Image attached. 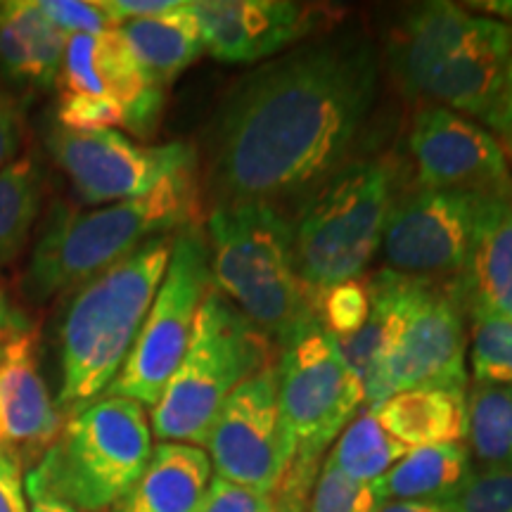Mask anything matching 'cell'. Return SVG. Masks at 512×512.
<instances>
[{
	"mask_svg": "<svg viewBox=\"0 0 512 512\" xmlns=\"http://www.w3.org/2000/svg\"><path fill=\"white\" fill-rule=\"evenodd\" d=\"M382 55L363 29H330L264 62L221 102L204 183L214 207L273 204L316 188L361 138Z\"/></svg>",
	"mask_w": 512,
	"mask_h": 512,
	"instance_id": "obj_1",
	"label": "cell"
},
{
	"mask_svg": "<svg viewBox=\"0 0 512 512\" xmlns=\"http://www.w3.org/2000/svg\"><path fill=\"white\" fill-rule=\"evenodd\" d=\"M200 183L195 169L164 178L138 200L81 211L55 204L31 249L22 292L31 304L79 290L147 240L195 226L200 216Z\"/></svg>",
	"mask_w": 512,
	"mask_h": 512,
	"instance_id": "obj_2",
	"label": "cell"
},
{
	"mask_svg": "<svg viewBox=\"0 0 512 512\" xmlns=\"http://www.w3.org/2000/svg\"><path fill=\"white\" fill-rule=\"evenodd\" d=\"M174 235H159L83 283L69 302L60 330L64 418L83 411L112 387L155 294L162 285Z\"/></svg>",
	"mask_w": 512,
	"mask_h": 512,
	"instance_id": "obj_3",
	"label": "cell"
},
{
	"mask_svg": "<svg viewBox=\"0 0 512 512\" xmlns=\"http://www.w3.org/2000/svg\"><path fill=\"white\" fill-rule=\"evenodd\" d=\"M211 285L271 342L283 344L318 320V294L299 278L290 219L264 202L226 204L209 214Z\"/></svg>",
	"mask_w": 512,
	"mask_h": 512,
	"instance_id": "obj_4",
	"label": "cell"
},
{
	"mask_svg": "<svg viewBox=\"0 0 512 512\" xmlns=\"http://www.w3.org/2000/svg\"><path fill=\"white\" fill-rule=\"evenodd\" d=\"M271 344L211 285L197 311L188 351L152 406V434L159 441L204 448L228 396L247 377L273 366Z\"/></svg>",
	"mask_w": 512,
	"mask_h": 512,
	"instance_id": "obj_5",
	"label": "cell"
},
{
	"mask_svg": "<svg viewBox=\"0 0 512 512\" xmlns=\"http://www.w3.org/2000/svg\"><path fill=\"white\" fill-rule=\"evenodd\" d=\"M396 195L389 162H347L309 190L292 226L299 278L313 290L361 278L380 252Z\"/></svg>",
	"mask_w": 512,
	"mask_h": 512,
	"instance_id": "obj_6",
	"label": "cell"
},
{
	"mask_svg": "<svg viewBox=\"0 0 512 512\" xmlns=\"http://www.w3.org/2000/svg\"><path fill=\"white\" fill-rule=\"evenodd\" d=\"M152 448L145 408L124 396H102L64 420L27 475L79 512H102L138 482Z\"/></svg>",
	"mask_w": 512,
	"mask_h": 512,
	"instance_id": "obj_7",
	"label": "cell"
},
{
	"mask_svg": "<svg viewBox=\"0 0 512 512\" xmlns=\"http://www.w3.org/2000/svg\"><path fill=\"white\" fill-rule=\"evenodd\" d=\"M275 387L280 418L292 446V465L285 477L309 482L325 448L366 403L363 387L318 320L280 347Z\"/></svg>",
	"mask_w": 512,
	"mask_h": 512,
	"instance_id": "obj_8",
	"label": "cell"
},
{
	"mask_svg": "<svg viewBox=\"0 0 512 512\" xmlns=\"http://www.w3.org/2000/svg\"><path fill=\"white\" fill-rule=\"evenodd\" d=\"M209 290V242L195 223L174 233L169 264L155 302L147 311L124 368L105 396H124L143 408L155 406L188 351L197 311Z\"/></svg>",
	"mask_w": 512,
	"mask_h": 512,
	"instance_id": "obj_9",
	"label": "cell"
},
{
	"mask_svg": "<svg viewBox=\"0 0 512 512\" xmlns=\"http://www.w3.org/2000/svg\"><path fill=\"white\" fill-rule=\"evenodd\" d=\"M484 200L491 197L420 185L401 195L396 192L380 245L387 271L420 283H458L470 259Z\"/></svg>",
	"mask_w": 512,
	"mask_h": 512,
	"instance_id": "obj_10",
	"label": "cell"
},
{
	"mask_svg": "<svg viewBox=\"0 0 512 512\" xmlns=\"http://www.w3.org/2000/svg\"><path fill=\"white\" fill-rule=\"evenodd\" d=\"M48 150L76 195L86 204L138 200L164 178L195 169L197 152L188 143L143 145L114 131H64L57 126Z\"/></svg>",
	"mask_w": 512,
	"mask_h": 512,
	"instance_id": "obj_11",
	"label": "cell"
},
{
	"mask_svg": "<svg viewBox=\"0 0 512 512\" xmlns=\"http://www.w3.org/2000/svg\"><path fill=\"white\" fill-rule=\"evenodd\" d=\"M204 448L216 477L271 496L280 489L292 465V446L280 418L275 363L228 396Z\"/></svg>",
	"mask_w": 512,
	"mask_h": 512,
	"instance_id": "obj_12",
	"label": "cell"
},
{
	"mask_svg": "<svg viewBox=\"0 0 512 512\" xmlns=\"http://www.w3.org/2000/svg\"><path fill=\"white\" fill-rule=\"evenodd\" d=\"M408 150L418 171L415 185L420 188L512 202V174L505 147L477 121L439 105L425 107L413 117Z\"/></svg>",
	"mask_w": 512,
	"mask_h": 512,
	"instance_id": "obj_13",
	"label": "cell"
},
{
	"mask_svg": "<svg viewBox=\"0 0 512 512\" xmlns=\"http://www.w3.org/2000/svg\"><path fill=\"white\" fill-rule=\"evenodd\" d=\"M465 349V309L458 294L451 285L420 283L406 328L384 363L375 408L408 389L465 392Z\"/></svg>",
	"mask_w": 512,
	"mask_h": 512,
	"instance_id": "obj_14",
	"label": "cell"
},
{
	"mask_svg": "<svg viewBox=\"0 0 512 512\" xmlns=\"http://www.w3.org/2000/svg\"><path fill=\"white\" fill-rule=\"evenodd\" d=\"M192 12L204 50L233 64L261 62L294 48L330 19V10L287 0H197Z\"/></svg>",
	"mask_w": 512,
	"mask_h": 512,
	"instance_id": "obj_15",
	"label": "cell"
},
{
	"mask_svg": "<svg viewBox=\"0 0 512 512\" xmlns=\"http://www.w3.org/2000/svg\"><path fill=\"white\" fill-rule=\"evenodd\" d=\"M57 86L62 93L114 100L126 114L124 126L140 138L155 133L164 110V88H157L140 72L119 29L67 36Z\"/></svg>",
	"mask_w": 512,
	"mask_h": 512,
	"instance_id": "obj_16",
	"label": "cell"
},
{
	"mask_svg": "<svg viewBox=\"0 0 512 512\" xmlns=\"http://www.w3.org/2000/svg\"><path fill=\"white\" fill-rule=\"evenodd\" d=\"M494 24L496 19L475 15L446 0L415 5L387 38L384 60L389 74L408 98H420L427 76L482 38Z\"/></svg>",
	"mask_w": 512,
	"mask_h": 512,
	"instance_id": "obj_17",
	"label": "cell"
},
{
	"mask_svg": "<svg viewBox=\"0 0 512 512\" xmlns=\"http://www.w3.org/2000/svg\"><path fill=\"white\" fill-rule=\"evenodd\" d=\"M64 425L36 363V332L0 363V451L19 465L41 460Z\"/></svg>",
	"mask_w": 512,
	"mask_h": 512,
	"instance_id": "obj_18",
	"label": "cell"
},
{
	"mask_svg": "<svg viewBox=\"0 0 512 512\" xmlns=\"http://www.w3.org/2000/svg\"><path fill=\"white\" fill-rule=\"evenodd\" d=\"M512 57V27L498 22L482 38L470 43L451 60L427 76L420 98L439 102V107L494 126L508 81Z\"/></svg>",
	"mask_w": 512,
	"mask_h": 512,
	"instance_id": "obj_19",
	"label": "cell"
},
{
	"mask_svg": "<svg viewBox=\"0 0 512 512\" xmlns=\"http://www.w3.org/2000/svg\"><path fill=\"white\" fill-rule=\"evenodd\" d=\"M368 285L370 313L366 325L356 335L335 339L339 354L361 382L366 411L375 408L384 363H387L403 328H406L420 280L403 278L399 273L382 268V271L370 275Z\"/></svg>",
	"mask_w": 512,
	"mask_h": 512,
	"instance_id": "obj_20",
	"label": "cell"
},
{
	"mask_svg": "<svg viewBox=\"0 0 512 512\" xmlns=\"http://www.w3.org/2000/svg\"><path fill=\"white\" fill-rule=\"evenodd\" d=\"M460 304L512 320V202L484 200L470 259L458 283Z\"/></svg>",
	"mask_w": 512,
	"mask_h": 512,
	"instance_id": "obj_21",
	"label": "cell"
},
{
	"mask_svg": "<svg viewBox=\"0 0 512 512\" xmlns=\"http://www.w3.org/2000/svg\"><path fill=\"white\" fill-rule=\"evenodd\" d=\"M209 482L211 460L204 448L162 441L112 512H197Z\"/></svg>",
	"mask_w": 512,
	"mask_h": 512,
	"instance_id": "obj_22",
	"label": "cell"
},
{
	"mask_svg": "<svg viewBox=\"0 0 512 512\" xmlns=\"http://www.w3.org/2000/svg\"><path fill=\"white\" fill-rule=\"evenodd\" d=\"M67 34L43 15L38 0L0 3V64L15 81L55 86L62 72Z\"/></svg>",
	"mask_w": 512,
	"mask_h": 512,
	"instance_id": "obj_23",
	"label": "cell"
},
{
	"mask_svg": "<svg viewBox=\"0 0 512 512\" xmlns=\"http://www.w3.org/2000/svg\"><path fill=\"white\" fill-rule=\"evenodd\" d=\"M119 34L147 81L164 91L204 53L202 29L192 3H181L157 17L131 19L121 24Z\"/></svg>",
	"mask_w": 512,
	"mask_h": 512,
	"instance_id": "obj_24",
	"label": "cell"
},
{
	"mask_svg": "<svg viewBox=\"0 0 512 512\" xmlns=\"http://www.w3.org/2000/svg\"><path fill=\"white\" fill-rule=\"evenodd\" d=\"M373 415L408 448L465 444L470 425L467 392L458 389H408L382 401Z\"/></svg>",
	"mask_w": 512,
	"mask_h": 512,
	"instance_id": "obj_25",
	"label": "cell"
},
{
	"mask_svg": "<svg viewBox=\"0 0 512 512\" xmlns=\"http://www.w3.org/2000/svg\"><path fill=\"white\" fill-rule=\"evenodd\" d=\"M472 472L465 444L422 446L396 463L375 486L382 501H448Z\"/></svg>",
	"mask_w": 512,
	"mask_h": 512,
	"instance_id": "obj_26",
	"label": "cell"
},
{
	"mask_svg": "<svg viewBox=\"0 0 512 512\" xmlns=\"http://www.w3.org/2000/svg\"><path fill=\"white\" fill-rule=\"evenodd\" d=\"M43 204V171L27 155L0 171V275L8 273L34 233Z\"/></svg>",
	"mask_w": 512,
	"mask_h": 512,
	"instance_id": "obj_27",
	"label": "cell"
},
{
	"mask_svg": "<svg viewBox=\"0 0 512 512\" xmlns=\"http://www.w3.org/2000/svg\"><path fill=\"white\" fill-rule=\"evenodd\" d=\"M411 451L377 422L373 411H363L339 434L325 463L354 482L375 484Z\"/></svg>",
	"mask_w": 512,
	"mask_h": 512,
	"instance_id": "obj_28",
	"label": "cell"
},
{
	"mask_svg": "<svg viewBox=\"0 0 512 512\" xmlns=\"http://www.w3.org/2000/svg\"><path fill=\"white\" fill-rule=\"evenodd\" d=\"M467 413L470 456L484 467H512V384H477Z\"/></svg>",
	"mask_w": 512,
	"mask_h": 512,
	"instance_id": "obj_29",
	"label": "cell"
},
{
	"mask_svg": "<svg viewBox=\"0 0 512 512\" xmlns=\"http://www.w3.org/2000/svg\"><path fill=\"white\" fill-rule=\"evenodd\" d=\"M470 316V363L477 384H512V320L482 306H465Z\"/></svg>",
	"mask_w": 512,
	"mask_h": 512,
	"instance_id": "obj_30",
	"label": "cell"
},
{
	"mask_svg": "<svg viewBox=\"0 0 512 512\" xmlns=\"http://www.w3.org/2000/svg\"><path fill=\"white\" fill-rule=\"evenodd\" d=\"M370 313L368 278L344 280L318 294V323L332 339L356 335Z\"/></svg>",
	"mask_w": 512,
	"mask_h": 512,
	"instance_id": "obj_31",
	"label": "cell"
},
{
	"mask_svg": "<svg viewBox=\"0 0 512 512\" xmlns=\"http://www.w3.org/2000/svg\"><path fill=\"white\" fill-rule=\"evenodd\" d=\"M382 505L375 484L354 482L325 463L313 484L309 512H377Z\"/></svg>",
	"mask_w": 512,
	"mask_h": 512,
	"instance_id": "obj_32",
	"label": "cell"
},
{
	"mask_svg": "<svg viewBox=\"0 0 512 512\" xmlns=\"http://www.w3.org/2000/svg\"><path fill=\"white\" fill-rule=\"evenodd\" d=\"M446 505L453 512H512V467L472 470Z\"/></svg>",
	"mask_w": 512,
	"mask_h": 512,
	"instance_id": "obj_33",
	"label": "cell"
},
{
	"mask_svg": "<svg viewBox=\"0 0 512 512\" xmlns=\"http://www.w3.org/2000/svg\"><path fill=\"white\" fill-rule=\"evenodd\" d=\"M126 114L110 98L83 93H62L57 105V126L64 131H110L124 126Z\"/></svg>",
	"mask_w": 512,
	"mask_h": 512,
	"instance_id": "obj_34",
	"label": "cell"
},
{
	"mask_svg": "<svg viewBox=\"0 0 512 512\" xmlns=\"http://www.w3.org/2000/svg\"><path fill=\"white\" fill-rule=\"evenodd\" d=\"M43 15L55 24L62 34H105L117 29L112 17L102 8V0H38Z\"/></svg>",
	"mask_w": 512,
	"mask_h": 512,
	"instance_id": "obj_35",
	"label": "cell"
},
{
	"mask_svg": "<svg viewBox=\"0 0 512 512\" xmlns=\"http://www.w3.org/2000/svg\"><path fill=\"white\" fill-rule=\"evenodd\" d=\"M197 512H275V501L264 491L228 482L223 477H211Z\"/></svg>",
	"mask_w": 512,
	"mask_h": 512,
	"instance_id": "obj_36",
	"label": "cell"
},
{
	"mask_svg": "<svg viewBox=\"0 0 512 512\" xmlns=\"http://www.w3.org/2000/svg\"><path fill=\"white\" fill-rule=\"evenodd\" d=\"M24 140V121L17 100L0 86V171L19 159Z\"/></svg>",
	"mask_w": 512,
	"mask_h": 512,
	"instance_id": "obj_37",
	"label": "cell"
},
{
	"mask_svg": "<svg viewBox=\"0 0 512 512\" xmlns=\"http://www.w3.org/2000/svg\"><path fill=\"white\" fill-rule=\"evenodd\" d=\"M34 325L27 313L12 302V299L0 290V363L8 358L12 349L17 347L22 339L34 335Z\"/></svg>",
	"mask_w": 512,
	"mask_h": 512,
	"instance_id": "obj_38",
	"label": "cell"
},
{
	"mask_svg": "<svg viewBox=\"0 0 512 512\" xmlns=\"http://www.w3.org/2000/svg\"><path fill=\"white\" fill-rule=\"evenodd\" d=\"M0 512H29L22 465L0 451Z\"/></svg>",
	"mask_w": 512,
	"mask_h": 512,
	"instance_id": "obj_39",
	"label": "cell"
},
{
	"mask_svg": "<svg viewBox=\"0 0 512 512\" xmlns=\"http://www.w3.org/2000/svg\"><path fill=\"white\" fill-rule=\"evenodd\" d=\"M178 5H181V0H102V8L107 10L117 29L131 19L164 15V12L176 10Z\"/></svg>",
	"mask_w": 512,
	"mask_h": 512,
	"instance_id": "obj_40",
	"label": "cell"
},
{
	"mask_svg": "<svg viewBox=\"0 0 512 512\" xmlns=\"http://www.w3.org/2000/svg\"><path fill=\"white\" fill-rule=\"evenodd\" d=\"M24 491H27L29 512H79L72 508V505L60 501V498L48 494V491L29 475H24Z\"/></svg>",
	"mask_w": 512,
	"mask_h": 512,
	"instance_id": "obj_41",
	"label": "cell"
},
{
	"mask_svg": "<svg viewBox=\"0 0 512 512\" xmlns=\"http://www.w3.org/2000/svg\"><path fill=\"white\" fill-rule=\"evenodd\" d=\"M491 131L498 133V140H503L501 145H505L512 155V57L508 64V81H505V93H503V102H501V112L491 126Z\"/></svg>",
	"mask_w": 512,
	"mask_h": 512,
	"instance_id": "obj_42",
	"label": "cell"
},
{
	"mask_svg": "<svg viewBox=\"0 0 512 512\" xmlns=\"http://www.w3.org/2000/svg\"><path fill=\"white\" fill-rule=\"evenodd\" d=\"M377 512H453L446 501H389Z\"/></svg>",
	"mask_w": 512,
	"mask_h": 512,
	"instance_id": "obj_43",
	"label": "cell"
},
{
	"mask_svg": "<svg viewBox=\"0 0 512 512\" xmlns=\"http://www.w3.org/2000/svg\"><path fill=\"white\" fill-rule=\"evenodd\" d=\"M475 8H482L486 12H498V15L512 17V3H482V5H475Z\"/></svg>",
	"mask_w": 512,
	"mask_h": 512,
	"instance_id": "obj_44",
	"label": "cell"
}]
</instances>
